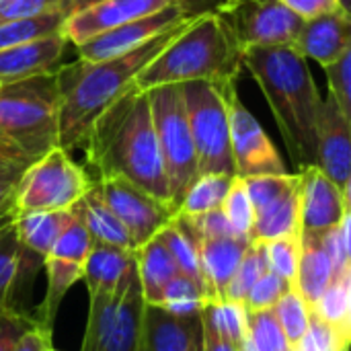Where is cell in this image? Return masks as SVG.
I'll return each instance as SVG.
<instances>
[{
	"mask_svg": "<svg viewBox=\"0 0 351 351\" xmlns=\"http://www.w3.org/2000/svg\"><path fill=\"white\" fill-rule=\"evenodd\" d=\"M49 351H56V350H53V348H51V350H49Z\"/></svg>",
	"mask_w": 351,
	"mask_h": 351,
	"instance_id": "obj_59",
	"label": "cell"
},
{
	"mask_svg": "<svg viewBox=\"0 0 351 351\" xmlns=\"http://www.w3.org/2000/svg\"><path fill=\"white\" fill-rule=\"evenodd\" d=\"M14 216H16L14 204H12V206H8V208H4V210H0V228H2V226H6V224H10V222L14 220Z\"/></svg>",
	"mask_w": 351,
	"mask_h": 351,
	"instance_id": "obj_54",
	"label": "cell"
},
{
	"mask_svg": "<svg viewBox=\"0 0 351 351\" xmlns=\"http://www.w3.org/2000/svg\"><path fill=\"white\" fill-rule=\"evenodd\" d=\"M199 327L197 315H175L160 306H146L144 351H189L193 331Z\"/></svg>",
	"mask_w": 351,
	"mask_h": 351,
	"instance_id": "obj_22",
	"label": "cell"
},
{
	"mask_svg": "<svg viewBox=\"0 0 351 351\" xmlns=\"http://www.w3.org/2000/svg\"><path fill=\"white\" fill-rule=\"evenodd\" d=\"M146 93L150 99L156 140L165 165V175L169 181L171 202L175 208H179L189 185L199 175L183 90L181 84H162Z\"/></svg>",
	"mask_w": 351,
	"mask_h": 351,
	"instance_id": "obj_7",
	"label": "cell"
},
{
	"mask_svg": "<svg viewBox=\"0 0 351 351\" xmlns=\"http://www.w3.org/2000/svg\"><path fill=\"white\" fill-rule=\"evenodd\" d=\"M134 253L136 251L132 249H121V247L93 241L82 271V280L86 284L88 294L113 292L119 286L130 263L134 261Z\"/></svg>",
	"mask_w": 351,
	"mask_h": 351,
	"instance_id": "obj_24",
	"label": "cell"
},
{
	"mask_svg": "<svg viewBox=\"0 0 351 351\" xmlns=\"http://www.w3.org/2000/svg\"><path fill=\"white\" fill-rule=\"evenodd\" d=\"M70 220L49 253L43 257L45 263V276H47V288L41 306L37 308V315L33 317L37 323L45 327H53L56 315L60 311L62 300L66 298L68 290L82 280L84 261L88 257V251L93 247V237L82 220L78 204L70 208Z\"/></svg>",
	"mask_w": 351,
	"mask_h": 351,
	"instance_id": "obj_10",
	"label": "cell"
},
{
	"mask_svg": "<svg viewBox=\"0 0 351 351\" xmlns=\"http://www.w3.org/2000/svg\"><path fill=\"white\" fill-rule=\"evenodd\" d=\"M123 286H125V274L113 292L88 294V319H86L80 351H105L107 339L115 323V313L119 308V300L123 294Z\"/></svg>",
	"mask_w": 351,
	"mask_h": 351,
	"instance_id": "obj_28",
	"label": "cell"
},
{
	"mask_svg": "<svg viewBox=\"0 0 351 351\" xmlns=\"http://www.w3.org/2000/svg\"><path fill=\"white\" fill-rule=\"evenodd\" d=\"M228 117H230V152L234 173L241 179L257 175H282L286 165L267 138L255 115L241 103L237 86L228 88Z\"/></svg>",
	"mask_w": 351,
	"mask_h": 351,
	"instance_id": "obj_12",
	"label": "cell"
},
{
	"mask_svg": "<svg viewBox=\"0 0 351 351\" xmlns=\"http://www.w3.org/2000/svg\"><path fill=\"white\" fill-rule=\"evenodd\" d=\"M241 70L243 49L228 25L212 10L191 19L138 74L136 86L150 90L193 80L226 84L237 82Z\"/></svg>",
	"mask_w": 351,
	"mask_h": 351,
	"instance_id": "obj_4",
	"label": "cell"
},
{
	"mask_svg": "<svg viewBox=\"0 0 351 351\" xmlns=\"http://www.w3.org/2000/svg\"><path fill=\"white\" fill-rule=\"evenodd\" d=\"M245 187L249 191L251 204L257 210L278 202L280 197L292 193L300 185V173H282V175H257V177H247L243 179Z\"/></svg>",
	"mask_w": 351,
	"mask_h": 351,
	"instance_id": "obj_38",
	"label": "cell"
},
{
	"mask_svg": "<svg viewBox=\"0 0 351 351\" xmlns=\"http://www.w3.org/2000/svg\"><path fill=\"white\" fill-rule=\"evenodd\" d=\"M302 234L300 228V185L280 197L278 202L261 208L255 212V222L251 228V241L269 243L276 239L298 237Z\"/></svg>",
	"mask_w": 351,
	"mask_h": 351,
	"instance_id": "obj_25",
	"label": "cell"
},
{
	"mask_svg": "<svg viewBox=\"0 0 351 351\" xmlns=\"http://www.w3.org/2000/svg\"><path fill=\"white\" fill-rule=\"evenodd\" d=\"M68 43L70 41L64 31H60L35 41L0 49V84L56 72Z\"/></svg>",
	"mask_w": 351,
	"mask_h": 351,
	"instance_id": "obj_19",
	"label": "cell"
},
{
	"mask_svg": "<svg viewBox=\"0 0 351 351\" xmlns=\"http://www.w3.org/2000/svg\"><path fill=\"white\" fill-rule=\"evenodd\" d=\"M195 243H197L199 269H202L208 300L210 304L222 302L251 245V239L230 234V237H216V239H199Z\"/></svg>",
	"mask_w": 351,
	"mask_h": 351,
	"instance_id": "obj_17",
	"label": "cell"
},
{
	"mask_svg": "<svg viewBox=\"0 0 351 351\" xmlns=\"http://www.w3.org/2000/svg\"><path fill=\"white\" fill-rule=\"evenodd\" d=\"M224 218L228 220L230 228L239 237H251V228L255 222V208L251 204L249 191L245 187V181L241 177H232V183L228 187V193L220 206Z\"/></svg>",
	"mask_w": 351,
	"mask_h": 351,
	"instance_id": "obj_39",
	"label": "cell"
},
{
	"mask_svg": "<svg viewBox=\"0 0 351 351\" xmlns=\"http://www.w3.org/2000/svg\"><path fill=\"white\" fill-rule=\"evenodd\" d=\"M243 68L263 90L292 160L300 169L315 165L317 117L323 99L306 58L294 45L247 47L243 49Z\"/></svg>",
	"mask_w": 351,
	"mask_h": 351,
	"instance_id": "obj_3",
	"label": "cell"
},
{
	"mask_svg": "<svg viewBox=\"0 0 351 351\" xmlns=\"http://www.w3.org/2000/svg\"><path fill=\"white\" fill-rule=\"evenodd\" d=\"M144 315L146 302L142 298L134 253V261L125 271L123 294L119 300V308L115 313V323L107 339L105 351H144Z\"/></svg>",
	"mask_w": 351,
	"mask_h": 351,
	"instance_id": "obj_20",
	"label": "cell"
},
{
	"mask_svg": "<svg viewBox=\"0 0 351 351\" xmlns=\"http://www.w3.org/2000/svg\"><path fill=\"white\" fill-rule=\"evenodd\" d=\"M51 329L41 323H35L25 335L16 341L12 351H49L51 350Z\"/></svg>",
	"mask_w": 351,
	"mask_h": 351,
	"instance_id": "obj_50",
	"label": "cell"
},
{
	"mask_svg": "<svg viewBox=\"0 0 351 351\" xmlns=\"http://www.w3.org/2000/svg\"><path fill=\"white\" fill-rule=\"evenodd\" d=\"M351 47V14L346 10H333L327 14L302 21L294 49L306 60H315L321 66L333 64Z\"/></svg>",
	"mask_w": 351,
	"mask_h": 351,
	"instance_id": "obj_18",
	"label": "cell"
},
{
	"mask_svg": "<svg viewBox=\"0 0 351 351\" xmlns=\"http://www.w3.org/2000/svg\"><path fill=\"white\" fill-rule=\"evenodd\" d=\"M95 2H99V0H60V10L68 19V16L76 14L78 10H82V8H86V6H90Z\"/></svg>",
	"mask_w": 351,
	"mask_h": 351,
	"instance_id": "obj_53",
	"label": "cell"
},
{
	"mask_svg": "<svg viewBox=\"0 0 351 351\" xmlns=\"http://www.w3.org/2000/svg\"><path fill=\"white\" fill-rule=\"evenodd\" d=\"M8 162H14V165H23V162H16V160H12V158H8L2 150H0V165H8Z\"/></svg>",
	"mask_w": 351,
	"mask_h": 351,
	"instance_id": "obj_56",
	"label": "cell"
},
{
	"mask_svg": "<svg viewBox=\"0 0 351 351\" xmlns=\"http://www.w3.org/2000/svg\"><path fill=\"white\" fill-rule=\"evenodd\" d=\"M60 8V0H0V23L27 19Z\"/></svg>",
	"mask_w": 351,
	"mask_h": 351,
	"instance_id": "obj_47",
	"label": "cell"
},
{
	"mask_svg": "<svg viewBox=\"0 0 351 351\" xmlns=\"http://www.w3.org/2000/svg\"><path fill=\"white\" fill-rule=\"evenodd\" d=\"M210 302H208L204 290L195 282H191V280H187L183 276H177L167 286L160 308H165L169 313H175V315H197Z\"/></svg>",
	"mask_w": 351,
	"mask_h": 351,
	"instance_id": "obj_40",
	"label": "cell"
},
{
	"mask_svg": "<svg viewBox=\"0 0 351 351\" xmlns=\"http://www.w3.org/2000/svg\"><path fill=\"white\" fill-rule=\"evenodd\" d=\"M315 167L321 169L343 195L351 191V119L341 113L335 99L327 95L321 101L317 117V154Z\"/></svg>",
	"mask_w": 351,
	"mask_h": 351,
	"instance_id": "obj_13",
	"label": "cell"
},
{
	"mask_svg": "<svg viewBox=\"0 0 351 351\" xmlns=\"http://www.w3.org/2000/svg\"><path fill=\"white\" fill-rule=\"evenodd\" d=\"M222 2H226V0H177V6L181 8V12L187 19H195L204 12L216 10Z\"/></svg>",
	"mask_w": 351,
	"mask_h": 351,
	"instance_id": "obj_52",
	"label": "cell"
},
{
	"mask_svg": "<svg viewBox=\"0 0 351 351\" xmlns=\"http://www.w3.org/2000/svg\"><path fill=\"white\" fill-rule=\"evenodd\" d=\"M329 82V95L335 99L343 115L351 119V47L333 64L323 66Z\"/></svg>",
	"mask_w": 351,
	"mask_h": 351,
	"instance_id": "obj_43",
	"label": "cell"
},
{
	"mask_svg": "<svg viewBox=\"0 0 351 351\" xmlns=\"http://www.w3.org/2000/svg\"><path fill=\"white\" fill-rule=\"evenodd\" d=\"M350 214V197L315 165L300 169V228L325 232Z\"/></svg>",
	"mask_w": 351,
	"mask_h": 351,
	"instance_id": "obj_15",
	"label": "cell"
},
{
	"mask_svg": "<svg viewBox=\"0 0 351 351\" xmlns=\"http://www.w3.org/2000/svg\"><path fill=\"white\" fill-rule=\"evenodd\" d=\"M93 181L70 158L62 146L31 162L21 175L14 189V210L25 212H58L70 210L90 189Z\"/></svg>",
	"mask_w": 351,
	"mask_h": 351,
	"instance_id": "obj_8",
	"label": "cell"
},
{
	"mask_svg": "<svg viewBox=\"0 0 351 351\" xmlns=\"http://www.w3.org/2000/svg\"><path fill=\"white\" fill-rule=\"evenodd\" d=\"M136 269L146 306H160L167 286L179 276L160 232L136 249Z\"/></svg>",
	"mask_w": 351,
	"mask_h": 351,
	"instance_id": "obj_21",
	"label": "cell"
},
{
	"mask_svg": "<svg viewBox=\"0 0 351 351\" xmlns=\"http://www.w3.org/2000/svg\"><path fill=\"white\" fill-rule=\"evenodd\" d=\"M37 321L33 317L23 315L10 304L0 306V351H12L16 341L31 329Z\"/></svg>",
	"mask_w": 351,
	"mask_h": 351,
	"instance_id": "obj_46",
	"label": "cell"
},
{
	"mask_svg": "<svg viewBox=\"0 0 351 351\" xmlns=\"http://www.w3.org/2000/svg\"><path fill=\"white\" fill-rule=\"evenodd\" d=\"M247 341L253 351H292L274 311L247 313Z\"/></svg>",
	"mask_w": 351,
	"mask_h": 351,
	"instance_id": "obj_37",
	"label": "cell"
},
{
	"mask_svg": "<svg viewBox=\"0 0 351 351\" xmlns=\"http://www.w3.org/2000/svg\"><path fill=\"white\" fill-rule=\"evenodd\" d=\"M12 222L0 228V306L8 304L25 257V249L16 239Z\"/></svg>",
	"mask_w": 351,
	"mask_h": 351,
	"instance_id": "obj_34",
	"label": "cell"
},
{
	"mask_svg": "<svg viewBox=\"0 0 351 351\" xmlns=\"http://www.w3.org/2000/svg\"><path fill=\"white\" fill-rule=\"evenodd\" d=\"M70 210L58 212H25L14 216V232L25 251L35 257H45L70 220Z\"/></svg>",
	"mask_w": 351,
	"mask_h": 351,
	"instance_id": "obj_26",
	"label": "cell"
},
{
	"mask_svg": "<svg viewBox=\"0 0 351 351\" xmlns=\"http://www.w3.org/2000/svg\"><path fill=\"white\" fill-rule=\"evenodd\" d=\"M321 243L325 253L331 259L333 276L346 267H351V251H350V214L335 226L325 232H321Z\"/></svg>",
	"mask_w": 351,
	"mask_h": 351,
	"instance_id": "obj_45",
	"label": "cell"
},
{
	"mask_svg": "<svg viewBox=\"0 0 351 351\" xmlns=\"http://www.w3.org/2000/svg\"><path fill=\"white\" fill-rule=\"evenodd\" d=\"M294 14H298L302 21H308L319 14H327L333 10H343L339 0H282ZM348 12V10H346Z\"/></svg>",
	"mask_w": 351,
	"mask_h": 351,
	"instance_id": "obj_48",
	"label": "cell"
},
{
	"mask_svg": "<svg viewBox=\"0 0 351 351\" xmlns=\"http://www.w3.org/2000/svg\"><path fill=\"white\" fill-rule=\"evenodd\" d=\"M333 280V265L329 255L323 249L321 232H302L300 234V257L294 278V288L304 298L308 308L313 311L323 292L329 288Z\"/></svg>",
	"mask_w": 351,
	"mask_h": 351,
	"instance_id": "obj_23",
	"label": "cell"
},
{
	"mask_svg": "<svg viewBox=\"0 0 351 351\" xmlns=\"http://www.w3.org/2000/svg\"><path fill=\"white\" fill-rule=\"evenodd\" d=\"M202 315L214 325V329L218 333H222L237 350L241 351V346L247 337V311L243 304L237 302H216V304H208Z\"/></svg>",
	"mask_w": 351,
	"mask_h": 351,
	"instance_id": "obj_35",
	"label": "cell"
},
{
	"mask_svg": "<svg viewBox=\"0 0 351 351\" xmlns=\"http://www.w3.org/2000/svg\"><path fill=\"white\" fill-rule=\"evenodd\" d=\"M82 146L99 179L121 177L173 204L146 90L128 88L99 115Z\"/></svg>",
	"mask_w": 351,
	"mask_h": 351,
	"instance_id": "obj_1",
	"label": "cell"
},
{
	"mask_svg": "<svg viewBox=\"0 0 351 351\" xmlns=\"http://www.w3.org/2000/svg\"><path fill=\"white\" fill-rule=\"evenodd\" d=\"M78 208H80L82 220H84L93 241L136 251L134 243L130 239V232L125 230L121 220L113 214V210L105 204V199L101 197L95 183L84 193V197L78 202Z\"/></svg>",
	"mask_w": 351,
	"mask_h": 351,
	"instance_id": "obj_27",
	"label": "cell"
},
{
	"mask_svg": "<svg viewBox=\"0 0 351 351\" xmlns=\"http://www.w3.org/2000/svg\"><path fill=\"white\" fill-rule=\"evenodd\" d=\"M230 86H234V82L216 84L206 80H193L181 84L199 175L220 173L237 177L230 152Z\"/></svg>",
	"mask_w": 351,
	"mask_h": 351,
	"instance_id": "obj_6",
	"label": "cell"
},
{
	"mask_svg": "<svg viewBox=\"0 0 351 351\" xmlns=\"http://www.w3.org/2000/svg\"><path fill=\"white\" fill-rule=\"evenodd\" d=\"M269 269L267 267V259H265V251H263V243H257V241H251L228 290H226V298L228 302H237V304H243L249 290L253 288V284L259 280V276Z\"/></svg>",
	"mask_w": 351,
	"mask_h": 351,
	"instance_id": "obj_36",
	"label": "cell"
},
{
	"mask_svg": "<svg viewBox=\"0 0 351 351\" xmlns=\"http://www.w3.org/2000/svg\"><path fill=\"white\" fill-rule=\"evenodd\" d=\"M271 311L284 331V337H286L290 350L298 351L300 343L306 337L308 327H311L313 311L308 308V304L304 302V298L298 294V290L294 286H290L284 292V296L278 300V304Z\"/></svg>",
	"mask_w": 351,
	"mask_h": 351,
	"instance_id": "obj_33",
	"label": "cell"
},
{
	"mask_svg": "<svg viewBox=\"0 0 351 351\" xmlns=\"http://www.w3.org/2000/svg\"><path fill=\"white\" fill-rule=\"evenodd\" d=\"M29 165H0V210L8 208L14 204V189Z\"/></svg>",
	"mask_w": 351,
	"mask_h": 351,
	"instance_id": "obj_49",
	"label": "cell"
},
{
	"mask_svg": "<svg viewBox=\"0 0 351 351\" xmlns=\"http://www.w3.org/2000/svg\"><path fill=\"white\" fill-rule=\"evenodd\" d=\"M230 183H232L230 175H220V173L197 175L195 181L189 185L187 193L183 195V199L177 208V214L179 216H197V214H206L212 210H220Z\"/></svg>",
	"mask_w": 351,
	"mask_h": 351,
	"instance_id": "obj_31",
	"label": "cell"
},
{
	"mask_svg": "<svg viewBox=\"0 0 351 351\" xmlns=\"http://www.w3.org/2000/svg\"><path fill=\"white\" fill-rule=\"evenodd\" d=\"M64 21H66L64 12L60 8H56V10H49L43 14L0 23V49L60 33L64 29Z\"/></svg>",
	"mask_w": 351,
	"mask_h": 351,
	"instance_id": "obj_32",
	"label": "cell"
},
{
	"mask_svg": "<svg viewBox=\"0 0 351 351\" xmlns=\"http://www.w3.org/2000/svg\"><path fill=\"white\" fill-rule=\"evenodd\" d=\"M60 146V88L56 72L0 84V150L31 165Z\"/></svg>",
	"mask_w": 351,
	"mask_h": 351,
	"instance_id": "obj_5",
	"label": "cell"
},
{
	"mask_svg": "<svg viewBox=\"0 0 351 351\" xmlns=\"http://www.w3.org/2000/svg\"><path fill=\"white\" fill-rule=\"evenodd\" d=\"M202 323V339H204V351H239L222 333L214 329V325L199 313Z\"/></svg>",
	"mask_w": 351,
	"mask_h": 351,
	"instance_id": "obj_51",
	"label": "cell"
},
{
	"mask_svg": "<svg viewBox=\"0 0 351 351\" xmlns=\"http://www.w3.org/2000/svg\"><path fill=\"white\" fill-rule=\"evenodd\" d=\"M263 251H265L267 267L274 274H278L282 280H286L290 286H294L298 257H300V234L263 243Z\"/></svg>",
	"mask_w": 351,
	"mask_h": 351,
	"instance_id": "obj_41",
	"label": "cell"
},
{
	"mask_svg": "<svg viewBox=\"0 0 351 351\" xmlns=\"http://www.w3.org/2000/svg\"><path fill=\"white\" fill-rule=\"evenodd\" d=\"M162 241L177 265V271L179 276L195 282L204 294H206V288H204V278H202V269H199V257H197V243L193 239V234L187 230V226L175 216L162 230ZM208 298V294H206ZM210 302V300H208Z\"/></svg>",
	"mask_w": 351,
	"mask_h": 351,
	"instance_id": "obj_30",
	"label": "cell"
},
{
	"mask_svg": "<svg viewBox=\"0 0 351 351\" xmlns=\"http://www.w3.org/2000/svg\"><path fill=\"white\" fill-rule=\"evenodd\" d=\"M173 4H177V0H99L68 16L62 31L72 45H78L99 33L154 14Z\"/></svg>",
	"mask_w": 351,
	"mask_h": 351,
	"instance_id": "obj_16",
	"label": "cell"
},
{
	"mask_svg": "<svg viewBox=\"0 0 351 351\" xmlns=\"http://www.w3.org/2000/svg\"><path fill=\"white\" fill-rule=\"evenodd\" d=\"M290 288V284L286 280H282L278 274H274L271 269H265L259 280L253 284V288L249 290L243 306L247 313H259V311H271L278 300L284 296V292Z\"/></svg>",
	"mask_w": 351,
	"mask_h": 351,
	"instance_id": "obj_42",
	"label": "cell"
},
{
	"mask_svg": "<svg viewBox=\"0 0 351 351\" xmlns=\"http://www.w3.org/2000/svg\"><path fill=\"white\" fill-rule=\"evenodd\" d=\"M339 2H341V8H343V10H348V12L351 14V0H339Z\"/></svg>",
	"mask_w": 351,
	"mask_h": 351,
	"instance_id": "obj_57",
	"label": "cell"
},
{
	"mask_svg": "<svg viewBox=\"0 0 351 351\" xmlns=\"http://www.w3.org/2000/svg\"><path fill=\"white\" fill-rule=\"evenodd\" d=\"M189 351H204V339H202V323H199V327L193 331V337H191V343H189Z\"/></svg>",
	"mask_w": 351,
	"mask_h": 351,
	"instance_id": "obj_55",
	"label": "cell"
},
{
	"mask_svg": "<svg viewBox=\"0 0 351 351\" xmlns=\"http://www.w3.org/2000/svg\"><path fill=\"white\" fill-rule=\"evenodd\" d=\"M95 185L105 204L130 232L134 249L158 234L177 216V208L173 204L154 197L128 179L101 177Z\"/></svg>",
	"mask_w": 351,
	"mask_h": 351,
	"instance_id": "obj_11",
	"label": "cell"
},
{
	"mask_svg": "<svg viewBox=\"0 0 351 351\" xmlns=\"http://www.w3.org/2000/svg\"><path fill=\"white\" fill-rule=\"evenodd\" d=\"M189 21L162 31L128 53L97 62L78 58L72 64L60 66L56 70L60 88V146L64 150L82 146L99 115L136 84L138 74Z\"/></svg>",
	"mask_w": 351,
	"mask_h": 351,
	"instance_id": "obj_2",
	"label": "cell"
},
{
	"mask_svg": "<svg viewBox=\"0 0 351 351\" xmlns=\"http://www.w3.org/2000/svg\"><path fill=\"white\" fill-rule=\"evenodd\" d=\"M313 315L327 325L351 333V267L337 271L313 308Z\"/></svg>",
	"mask_w": 351,
	"mask_h": 351,
	"instance_id": "obj_29",
	"label": "cell"
},
{
	"mask_svg": "<svg viewBox=\"0 0 351 351\" xmlns=\"http://www.w3.org/2000/svg\"><path fill=\"white\" fill-rule=\"evenodd\" d=\"M348 350H350V348H346V350H341V351H348Z\"/></svg>",
	"mask_w": 351,
	"mask_h": 351,
	"instance_id": "obj_58",
	"label": "cell"
},
{
	"mask_svg": "<svg viewBox=\"0 0 351 351\" xmlns=\"http://www.w3.org/2000/svg\"><path fill=\"white\" fill-rule=\"evenodd\" d=\"M187 21V16L181 12V8L177 4L167 6L154 14L123 23L119 27H113L105 33H99L78 45V58L80 60H88V62H97V60H107V58H115L121 53H128L136 47H140L142 43L150 41L152 37L160 35L162 31L179 25Z\"/></svg>",
	"mask_w": 351,
	"mask_h": 351,
	"instance_id": "obj_14",
	"label": "cell"
},
{
	"mask_svg": "<svg viewBox=\"0 0 351 351\" xmlns=\"http://www.w3.org/2000/svg\"><path fill=\"white\" fill-rule=\"evenodd\" d=\"M351 333L339 331L311 315V327L298 351H341L350 348Z\"/></svg>",
	"mask_w": 351,
	"mask_h": 351,
	"instance_id": "obj_44",
	"label": "cell"
},
{
	"mask_svg": "<svg viewBox=\"0 0 351 351\" xmlns=\"http://www.w3.org/2000/svg\"><path fill=\"white\" fill-rule=\"evenodd\" d=\"M230 29L241 49L294 45L302 19L282 0H226L214 10Z\"/></svg>",
	"mask_w": 351,
	"mask_h": 351,
	"instance_id": "obj_9",
	"label": "cell"
}]
</instances>
